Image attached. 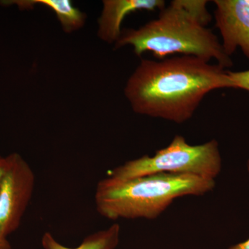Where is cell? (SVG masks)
Listing matches in <instances>:
<instances>
[{
	"label": "cell",
	"mask_w": 249,
	"mask_h": 249,
	"mask_svg": "<svg viewBox=\"0 0 249 249\" xmlns=\"http://www.w3.org/2000/svg\"><path fill=\"white\" fill-rule=\"evenodd\" d=\"M222 88H234L222 67L182 55L160 61L142 59L124 92L134 112L181 124L208 93Z\"/></svg>",
	"instance_id": "cell-1"
},
{
	"label": "cell",
	"mask_w": 249,
	"mask_h": 249,
	"mask_svg": "<svg viewBox=\"0 0 249 249\" xmlns=\"http://www.w3.org/2000/svg\"><path fill=\"white\" fill-rule=\"evenodd\" d=\"M209 1L204 0H174L160 11L157 19L138 29L121 33L115 48L131 45L137 56L150 52L163 60L173 54L197 57L210 62L217 60L223 68L232 66L231 57L212 31L206 28L211 20Z\"/></svg>",
	"instance_id": "cell-2"
},
{
	"label": "cell",
	"mask_w": 249,
	"mask_h": 249,
	"mask_svg": "<svg viewBox=\"0 0 249 249\" xmlns=\"http://www.w3.org/2000/svg\"><path fill=\"white\" fill-rule=\"evenodd\" d=\"M214 180L191 175L157 173L129 179L108 177L98 181L95 203L98 213L110 220L154 219L177 198L204 196Z\"/></svg>",
	"instance_id": "cell-3"
},
{
	"label": "cell",
	"mask_w": 249,
	"mask_h": 249,
	"mask_svg": "<svg viewBox=\"0 0 249 249\" xmlns=\"http://www.w3.org/2000/svg\"><path fill=\"white\" fill-rule=\"evenodd\" d=\"M222 158L218 142L210 141L201 145H192L183 136L177 135L169 145L156 152L129 160L109 172L116 179H129L157 173L191 175L214 180L220 173Z\"/></svg>",
	"instance_id": "cell-4"
},
{
	"label": "cell",
	"mask_w": 249,
	"mask_h": 249,
	"mask_svg": "<svg viewBox=\"0 0 249 249\" xmlns=\"http://www.w3.org/2000/svg\"><path fill=\"white\" fill-rule=\"evenodd\" d=\"M0 185V237L7 238L21 224L35 188L34 170L19 154H10Z\"/></svg>",
	"instance_id": "cell-5"
},
{
	"label": "cell",
	"mask_w": 249,
	"mask_h": 249,
	"mask_svg": "<svg viewBox=\"0 0 249 249\" xmlns=\"http://www.w3.org/2000/svg\"><path fill=\"white\" fill-rule=\"evenodd\" d=\"M214 4L224 52L231 57L240 47L249 59V0H216Z\"/></svg>",
	"instance_id": "cell-6"
},
{
	"label": "cell",
	"mask_w": 249,
	"mask_h": 249,
	"mask_svg": "<svg viewBox=\"0 0 249 249\" xmlns=\"http://www.w3.org/2000/svg\"><path fill=\"white\" fill-rule=\"evenodd\" d=\"M103 5L98 36L109 44H116L120 38L121 24L127 15L137 11H161L165 7L163 0H105Z\"/></svg>",
	"instance_id": "cell-7"
},
{
	"label": "cell",
	"mask_w": 249,
	"mask_h": 249,
	"mask_svg": "<svg viewBox=\"0 0 249 249\" xmlns=\"http://www.w3.org/2000/svg\"><path fill=\"white\" fill-rule=\"evenodd\" d=\"M4 4H16L20 9H31L36 5H43L56 15L62 29L67 34L79 30L85 25L87 16L73 6L70 0H18L6 1Z\"/></svg>",
	"instance_id": "cell-8"
},
{
	"label": "cell",
	"mask_w": 249,
	"mask_h": 249,
	"mask_svg": "<svg viewBox=\"0 0 249 249\" xmlns=\"http://www.w3.org/2000/svg\"><path fill=\"white\" fill-rule=\"evenodd\" d=\"M120 226L113 224L107 229L87 236L76 248H69L59 243L52 233L46 232L42 237L44 249H115L119 242Z\"/></svg>",
	"instance_id": "cell-9"
},
{
	"label": "cell",
	"mask_w": 249,
	"mask_h": 249,
	"mask_svg": "<svg viewBox=\"0 0 249 249\" xmlns=\"http://www.w3.org/2000/svg\"><path fill=\"white\" fill-rule=\"evenodd\" d=\"M233 83L235 89H242L249 91V70L242 71H227Z\"/></svg>",
	"instance_id": "cell-10"
},
{
	"label": "cell",
	"mask_w": 249,
	"mask_h": 249,
	"mask_svg": "<svg viewBox=\"0 0 249 249\" xmlns=\"http://www.w3.org/2000/svg\"><path fill=\"white\" fill-rule=\"evenodd\" d=\"M9 155L4 157L0 155V185H1V181L9 168Z\"/></svg>",
	"instance_id": "cell-11"
},
{
	"label": "cell",
	"mask_w": 249,
	"mask_h": 249,
	"mask_svg": "<svg viewBox=\"0 0 249 249\" xmlns=\"http://www.w3.org/2000/svg\"><path fill=\"white\" fill-rule=\"evenodd\" d=\"M0 249H11V245L7 238L0 237Z\"/></svg>",
	"instance_id": "cell-12"
},
{
	"label": "cell",
	"mask_w": 249,
	"mask_h": 249,
	"mask_svg": "<svg viewBox=\"0 0 249 249\" xmlns=\"http://www.w3.org/2000/svg\"><path fill=\"white\" fill-rule=\"evenodd\" d=\"M229 249H249V239L242 243L237 244L230 247Z\"/></svg>",
	"instance_id": "cell-13"
},
{
	"label": "cell",
	"mask_w": 249,
	"mask_h": 249,
	"mask_svg": "<svg viewBox=\"0 0 249 249\" xmlns=\"http://www.w3.org/2000/svg\"><path fill=\"white\" fill-rule=\"evenodd\" d=\"M248 168H249V161Z\"/></svg>",
	"instance_id": "cell-14"
}]
</instances>
